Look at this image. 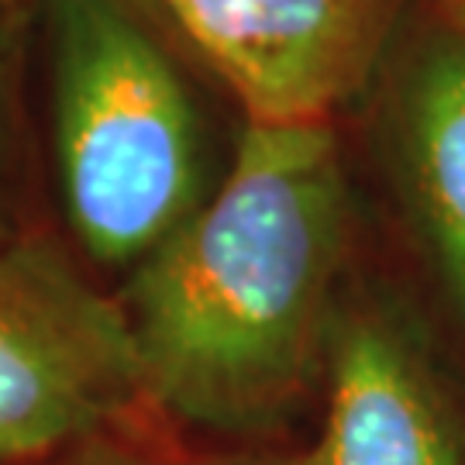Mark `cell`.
Returning a JSON list of instances; mask_svg holds the SVG:
<instances>
[{"instance_id":"obj_1","label":"cell","mask_w":465,"mask_h":465,"mask_svg":"<svg viewBox=\"0 0 465 465\" xmlns=\"http://www.w3.org/2000/svg\"><path fill=\"white\" fill-rule=\"evenodd\" d=\"M345 232L331 121H249L207 200L132 269L142 393L211 431L276 424L324 376Z\"/></svg>"},{"instance_id":"obj_2","label":"cell","mask_w":465,"mask_h":465,"mask_svg":"<svg viewBox=\"0 0 465 465\" xmlns=\"http://www.w3.org/2000/svg\"><path fill=\"white\" fill-rule=\"evenodd\" d=\"M42 11L66 221L97 262L134 269L214 190L197 100L132 0Z\"/></svg>"},{"instance_id":"obj_3","label":"cell","mask_w":465,"mask_h":465,"mask_svg":"<svg viewBox=\"0 0 465 465\" xmlns=\"http://www.w3.org/2000/svg\"><path fill=\"white\" fill-rule=\"evenodd\" d=\"M138 397L124 307L42 238L0 245V465L86 438Z\"/></svg>"},{"instance_id":"obj_4","label":"cell","mask_w":465,"mask_h":465,"mask_svg":"<svg viewBox=\"0 0 465 465\" xmlns=\"http://www.w3.org/2000/svg\"><path fill=\"white\" fill-rule=\"evenodd\" d=\"M249 121H328L376 63L390 0H152Z\"/></svg>"},{"instance_id":"obj_5","label":"cell","mask_w":465,"mask_h":465,"mask_svg":"<svg viewBox=\"0 0 465 465\" xmlns=\"http://www.w3.org/2000/svg\"><path fill=\"white\" fill-rule=\"evenodd\" d=\"M286 465H465V428L414 338L380 311L334 314L324 420Z\"/></svg>"},{"instance_id":"obj_6","label":"cell","mask_w":465,"mask_h":465,"mask_svg":"<svg viewBox=\"0 0 465 465\" xmlns=\"http://www.w3.org/2000/svg\"><path fill=\"white\" fill-rule=\"evenodd\" d=\"M407 163L455 311L465 321V42L438 45L407 90Z\"/></svg>"},{"instance_id":"obj_7","label":"cell","mask_w":465,"mask_h":465,"mask_svg":"<svg viewBox=\"0 0 465 465\" xmlns=\"http://www.w3.org/2000/svg\"><path fill=\"white\" fill-rule=\"evenodd\" d=\"M25 0H0V245L21 238L25 197Z\"/></svg>"},{"instance_id":"obj_8","label":"cell","mask_w":465,"mask_h":465,"mask_svg":"<svg viewBox=\"0 0 465 465\" xmlns=\"http://www.w3.org/2000/svg\"><path fill=\"white\" fill-rule=\"evenodd\" d=\"M111 465H163V462H111ZM166 465H259V462H166Z\"/></svg>"},{"instance_id":"obj_9","label":"cell","mask_w":465,"mask_h":465,"mask_svg":"<svg viewBox=\"0 0 465 465\" xmlns=\"http://www.w3.org/2000/svg\"><path fill=\"white\" fill-rule=\"evenodd\" d=\"M462 21H465V0H462Z\"/></svg>"}]
</instances>
